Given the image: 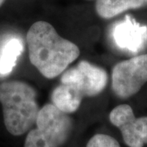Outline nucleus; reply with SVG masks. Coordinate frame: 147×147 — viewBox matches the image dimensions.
<instances>
[{"label":"nucleus","mask_w":147,"mask_h":147,"mask_svg":"<svg viewBox=\"0 0 147 147\" xmlns=\"http://www.w3.org/2000/svg\"><path fill=\"white\" fill-rule=\"evenodd\" d=\"M4 1H5V0H0V7L3 5V3Z\"/></svg>","instance_id":"obj_12"},{"label":"nucleus","mask_w":147,"mask_h":147,"mask_svg":"<svg viewBox=\"0 0 147 147\" xmlns=\"http://www.w3.org/2000/svg\"><path fill=\"white\" fill-rule=\"evenodd\" d=\"M0 103L6 128L11 134L22 135L35 123L40 109L35 91L26 83L9 81L0 84Z\"/></svg>","instance_id":"obj_2"},{"label":"nucleus","mask_w":147,"mask_h":147,"mask_svg":"<svg viewBox=\"0 0 147 147\" xmlns=\"http://www.w3.org/2000/svg\"><path fill=\"white\" fill-rule=\"evenodd\" d=\"M29 58L31 64L47 79L60 75L79 57V47L58 34L46 21L34 23L27 32Z\"/></svg>","instance_id":"obj_1"},{"label":"nucleus","mask_w":147,"mask_h":147,"mask_svg":"<svg viewBox=\"0 0 147 147\" xmlns=\"http://www.w3.org/2000/svg\"><path fill=\"white\" fill-rule=\"evenodd\" d=\"M23 51L24 45L19 38L12 37L3 44L0 52V75H7L12 71Z\"/></svg>","instance_id":"obj_10"},{"label":"nucleus","mask_w":147,"mask_h":147,"mask_svg":"<svg viewBox=\"0 0 147 147\" xmlns=\"http://www.w3.org/2000/svg\"><path fill=\"white\" fill-rule=\"evenodd\" d=\"M84 98L68 85L61 84L53 90L51 96L52 104L65 114L75 112Z\"/></svg>","instance_id":"obj_9"},{"label":"nucleus","mask_w":147,"mask_h":147,"mask_svg":"<svg viewBox=\"0 0 147 147\" xmlns=\"http://www.w3.org/2000/svg\"><path fill=\"white\" fill-rule=\"evenodd\" d=\"M36 128L27 135L25 147H60L68 139L72 129V120L53 105L47 104L39 110Z\"/></svg>","instance_id":"obj_3"},{"label":"nucleus","mask_w":147,"mask_h":147,"mask_svg":"<svg viewBox=\"0 0 147 147\" xmlns=\"http://www.w3.org/2000/svg\"><path fill=\"white\" fill-rule=\"evenodd\" d=\"M86 147H120L115 138L105 134H96L88 142Z\"/></svg>","instance_id":"obj_11"},{"label":"nucleus","mask_w":147,"mask_h":147,"mask_svg":"<svg viewBox=\"0 0 147 147\" xmlns=\"http://www.w3.org/2000/svg\"><path fill=\"white\" fill-rule=\"evenodd\" d=\"M107 82L108 75L105 69L86 61L65 71L61 79V84L69 86L83 98L100 94Z\"/></svg>","instance_id":"obj_5"},{"label":"nucleus","mask_w":147,"mask_h":147,"mask_svg":"<svg viewBox=\"0 0 147 147\" xmlns=\"http://www.w3.org/2000/svg\"><path fill=\"white\" fill-rule=\"evenodd\" d=\"M147 4V0H96V11L104 19H110L127 10L137 9Z\"/></svg>","instance_id":"obj_8"},{"label":"nucleus","mask_w":147,"mask_h":147,"mask_svg":"<svg viewBox=\"0 0 147 147\" xmlns=\"http://www.w3.org/2000/svg\"><path fill=\"white\" fill-rule=\"evenodd\" d=\"M110 120L120 130L127 146L143 147L147 144V117L137 118L130 105L116 106L110 112Z\"/></svg>","instance_id":"obj_6"},{"label":"nucleus","mask_w":147,"mask_h":147,"mask_svg":"<svg viewBox=\"0 0 147 147\" xmlns=\"http://www.w3.org/2000/svg\"><path fill=\"white\" fill-rule=\"evenodd\" d=\"M115 45L122 50L137 53L147 45V26L130 16L117 22L111 31Z\"/></svg>","instance_id":"obj_7"},{"label":"nucleus","mask_w":147,"mask_h":147,"mask_svg":"<svg viewBox=\"0 0 147 147\" xmlns=\"http://www.w3.org/2000/svg\"><path fill=\"white\" fill-rule=\"evenodd\" d=\"M147 82V54L116 64L112 71V90L122 99L137 94Z\"/></svg>","instance_id":"obj_4"}]
</instances>
